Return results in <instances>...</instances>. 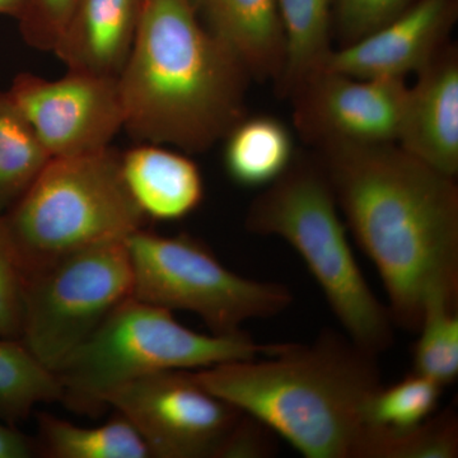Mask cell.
Wrapping results in <instances>:
<instances>
[{
	"label": "cell",
	"mask_w": 458,
	"mask_h": 458,
	"mask_svg": "<svg viewBox=\"0 0 458 458\" xmlns=\"http://www.w3.org/2000/svg\"><path fill=\"white\" fill-rule=\"evenodd\" d=\"M358 245L378 271L394 327L418 334L430 297L458 304V188L454 177L396 143L318 149Z\"/></svg>",
	"instance_id": "6da1fadb"
},
{
	"label": "cell",
	"mask_w": 458,
	"mask_h": 458,
	"mask_svg": "<svg viewBox=\"0 0 458 458\" xmlns=\"http://www.w3.org/2000/svg\"><path fill=\"white\" fill-rule=\"evenodd\" d=\"M250 80L190 0H143L137 38L117 78L123 129L140 143L207 152L246 116Z\"/></svg>",
	"instance_id": "7a4b0ae2"
},
{
	"label": "cell",
	"mask_w": 458,
	"mask_h": 458,
	"mask_svg": "<svg viewBox=\"0 0 458 458\" xmlns=\"http://www.w3.org/2000/svg\"><path fill=\"white\" fill-rule=\"evenodd\" d=\"M205 390L258 419L307 458H358L367 405L382 387L377 355L325 330L311 345L192 370Z\"/></svg>",
	"instance_id": "3957f363"
},
{
	"label": "cell",
	"mask_w": 458,
	"mask_h": 458,
	"mask_svg": "<svg viewBox=\"0 0 458 458\" xmlns=\"http://www.w3.org/2000/svg\"><path fill=\"white\" fill-rule=\"evenodd\" d=\"M246 229L293 247L352 342L378 357L394 342V325L364 278L349 245L335 197L318 159L295 156L276 182L250 204Z\"/></svg>",
	"instance_id": "277c9868"
},
{
	"label": "cell",
	"mask_w": 458,
	"mask_h": 458,
	"mask_svg": "<svg viewBox=\"0 0 458 458\" xmlns=\"http://www.w3.org/2000/svg\"><path fill=\"white\" fill-rule=\"evenodd\" d=\"M286 344H259L243 331L227 335L195 333L172 311L126 298L57 367L62 403L96 415L114 388L167 369H201L227 361L276 354Z\"/></svg>",
	"instance_id": "5b68a950"
},
{
	"label": "cell",
	"mask_w": 458,
	"mask_h": 458,
	"mask_svg": "<svg viewBox=\"0 0 458 458\" xmlns=\"http://www.w3.org/2000/svg\"><path fill=\"white\" fill-rule=\"evenodd\" d=\"M2 216L25 276L57 256L125 241L147 219L123 180L122 153L111 147L51 158Z\"/></svg>",
	"instance_id": "8992f818"
},
{
	"label": "cell",
	"mask_w": 458,
	"mask_h": 458,
	"mask_svg": "<svg viewBox=\"0 0 458 458\" xmlns=\"http://www.w3.org/2000/svg\"><path fill=\"white\" fill-rule=\"evenodd\" d=\"M131 297L168 311L194 313L212 334L240 333L246 321L279 315L293 302L278 283L243 278L197 238L140 231L125 240Z\"/></svg>",
	"instance_id": "52a82bcc"
},
{
	"label": "cell",
	"mask_w": 458,
	"mask_h": 458,
	"mask_svg": "<svg viewBox=\"0 0 458 458\" xmlns=\"http://www.w3.org/2000/svg\"><path fill=\"white\" fill-rule=\"evenodd\" d=\"M131 292L125 241L57 256L26 273L21 342L55 372Z\"/></svg>",
	"instance_id": "ba28073f"
},
{
	"label": "cell",
	"mask_w": 458,
	"mask_h": 458,
	"mask_svg": "<svg viewBox=\"0 0 458 458\" xmlns=\"http://www.w3.org/2000/svg\"><path fill=\"white\" fill-rule=\"evenodd\" d=\"M104 405L131 421L157 458H216L242 415L205 390L189 369L132 379L110 391Z\"/></svg>",
	"instance_id": "9c48e42d"
},
{
	"label": "cell",
	"mask_w": 458,
	"mask_h": 458,
	"mask_svg": "<svg viewBox=\"0 0 458 458\" xmlns=\"http://www.w3.org/2000/svg\"><path fill=\"white\" fill-rule=\"evenodd\" d=\"M409 86L361 80L319 66L291 93L295 131L316 149L396 143Z\"/></svg>",
	"instance_id": "30bf717a"
},
{
	"label": "cell",
	"mask_w": 458,
	"mask_h": 458,
	"mask_svg": "<svg viewBox=\"0 0 458 458\" xmlns=\"http://www.w3.org/2000/svg\"><path fill=\"white\" fill-rule=\"evenodd\" d=\"M8 93L51 158L105 149L123 129L116 78L68 71L47 81L22 73Z\"/></svg>",
	"instance_id": "8fae6325"
},
{
	"label": "cell",
	"mask_w": 458,
	"mask_h": 458,
	"mask_svg": "<svg viewBox=\"0 0 458 458\" xmlns=\"http://www.w3.org/2000/svg\"><path fill=\"white\" fill-rule=\"evenodd\" d=\"M457 0H419L405 13L352 44L331 50L322 68L361 80H405L450 42Z\"/></svg>",
	"instance_id": "7c38bea8"
},
{
	"label": "cell",
	"mask_w": 458,
	"mask_h": 458,
	"mask_svg": "<svg viewBox=\"0 0 458 458\" xmlns=\"http://www.w3.org/2000/svg\"><path fill=\"white\" fill-rule=\"evenodd\" d=\"M409 87L396 144L419 161L458 174V51L448 44Z\"/></svg>",
	"instance_id": "4fadbf2b"
},
{
	"label": "cell",
	"mask_w": 458,
	"mask_h": 458,
	"mask_svg": "<svg viewBox=\"0 0 458 458\" xmlns=\"http://www.w3.org/2000/svg\"><path fill=\"white\" fill-rule=\"evenodd\" d=\"M143 0H78L55 54L68 71L119 78L137 38Z\"/></svg>",
	"instance_id": "5bb4252c"
},
{
	"label": "cell",
	"mask_w": 458,
	"mask_h": 458,
	"mask_svg": "<svg viewBox=\"0 0 458 458\" xmlns=\"http://www.w3.org/2000/svg\"><path fill=\"white\" fill-rule=\"evenodd\" d=\"M201 23L236 54L250 77L278 82L285 38L276 0H190Z\"/></svg>",
	"instance_id": "9a60e30c"
},
{
	"label": "cell",
	"mask_w": 458,
	"mask_h": 458,
	"mask_svg": "<svg viewBox=\"0 0 458 458\" xmlns=\"http://www.w3.org/2000/svg\"><path fill=\"white\" fill-rule=\"evenodd\" d=\"M122 170L126 186L146 218L180 221L203 201V176L186 153L140 143L123 153Z\"/></svg>",
	"instance_id": "2e32d148"
},
{
	"label": "cell",
	"mask_w": 458,
	"mask_h": 458,
	"mask_svg": "<svg viewBox=\"0 0 458 458\" xmlns=\"http://www.w3.org/2000/svg\"><path fill=\"white\" fill-rule=\"evenodd\" d=\"M223 140L225 172L241 188H267L291 167L297 156L291 129L269 114H246Z\"/></svg>",
	"instance_id": "e0dca14e"
},
{
	"label": "cell",
	"mask_w": 458,
	"mask_h": 458,
	"mask_svg": "<svg viewBox=\"0 0 458 458\" xmlns=\"http://www.w3.org/2000/svg\"><path fill=\"white\" fill-rule=\"evenodd\" d=\"M335 0H276L285 38V64L276 86L289 98L331 50Z\"/></svg>",
	"instance_id": "ac0fdd59"
},
{
	"label": "cell",
	"mask_w": 458,
	"mask_h": 458,
	"mask_svg": "<svg viewBox=\"0 0 458 458\" xmlns=\"http://www.w3.org/2000/svg\"><path fill=\"white\" fill-rule=\"evenodd\" d=\"M38 454L50 458H149L146 443L131 421L117 414L104 426L78 427L38 414Z\"/></svg>",
	"instance_id": "d6986e66"
},
{
	"label": "cell",
	"mask_w": 458,
	"mask_h": 458,
	"mask_svg": "<svg viewBox=\"0 0 458 458\" xmlns=\"http://www.w3.org/2000/svg\"><path fill=\"white\" fill-rule=\"evenodd\" d=\"M62 400L63 388L55 373L21 340L0 336V421L16 427L38 403Z\"/></svg>",
	"instance_id": "ffe728a7"
},
{
	"label": "cell",
	"mask_w": 458,
	"mask_h": 458,
	"mask_svg": "<svg viewBox=\"0 0 458 458\" xmlns=\"http://www.w3.org/2000/svg\"><path fill=\"white\" fill-rule=\"evenodd\" d=\"M51 157L8 92H0V216L17 203Z\"/></svg>",
	"instance_id": "44dd1931"
},
{
	"label": "cell",
	"mask_w": 458,
	"mask_h": 458,
	"mask_svg": "<svg viewBox=\"0 0 458 458\" xmlns=\"http://www.w3.org/2000/svg\"><path fill=\"white\" fill-rule=\"evenodd\" d=\"M458 417L454 406L406 429L369 427L358 458H456Z\"/></svg>",
	"instance_id": "7402d4cb"
},
{
	"label": "cell",
	"mask_w": 458,
	"mask_h": 458,
	"mask_svg": "<svg viewBox=\"0 0 458 458\" xmlns=\"http://www.w3.org/2000/svg\"><path fill=\"white\" fill-rule=\"evenodd\" d=\"M419 339L412 349V370L443 388L458 377V313L456 304L430 297L424 307Z\"/></svg>",
	"instance_id": "603a6c76"
},
{
	"label": "cell",
	"mask_w": 458,
	"mask_h": 458,
	"mask_svg": "<svg viewBox=\"0 0 458 458\" xmlns=\"http://www.w3.org/2000/svg\"><path fill=\"white\" fill-rule=\"evenodd\" d=\"M443 387L427 377L411 372L400 382L382 386L367 405L369 427L406 429L432 417Z\"/></svg>",
	"instance_id": "cb8c5ba5"
},
{
	"label": "cell",
	"mask_w": 458,
	"mask_h": 458,
	"mask_svg": "<svg viewBox=\"0 0 458 458\" xmlns=\"http://www.w3.org/2000/svg\"><path fill=\"white\" fill-rule=\"evenodd\" d=\"M419 0H335L333 31L340 47L352 44L405 13Z\"/></svg>",
	"instance_id": "d4e9b609"
},
{
	"label": "cell",
	"mask_w": 458,
	"mask_h": 458,
	"mask_svg": "<svg viewBox=\"0 0 458 458\" xmlns=\"http://www.w3.org/2000/svg\"><path fill=\"white\" fill-rule=\"evenodd\" d=\"M25 270L0 216V336L21 340Z\"/></svg>",
	"instance_id": "484cf974"
},
{
	"label": "cell",
	"mask_w": 458,
	"mask_h": 458,
	"mask_svg": "<svg viewBox=\"0 0 458 458\" xmlns=\"http://www.w3.org/2000/svg\"><path fill=\"white\" fill-rule=\"evenodd\" d=\"M78 0H23L18 14L21 33L35 49L54 51Z\"/></svg>",
	"instance_id": "4316f807"
},
{
	"label": "cell",
	"mask_w": 458,
	"mask_h": 458,
	"mask_svg": "<svg viewBox=\"0 0 458 458\" xmlns=\"http://www.w3.org/2000/svg\"><path fill=\"white\" fill-rule=\"evenodd\" d=\"M274 433L258 419L241 415L219 448L216 458H264L276 454Z\"/></svg>",
	"instance_id": "83f0119b"
},
{
	"label": "cell",
	"mask_w": 458,
	"mask_h": 458,
	"mask_svg": "<svg viewBox=\"0 0 458 458\" xmlns=\"http://www.w3.org/2000/svg\"><path fill=\"white\" fill-rule=\"evenodd\" d=\"M38 454L35 439L0 421V458H30Z\"/></svg>",
	"instance_id": "f1b7e54d"
},
{
	"label": "cell",
	"mask_w": 458,
	"mask_h": 458,
	"mask_svg": "<svg viewBox=\"0 0 458 458\" xmlns=\"http://www.w3.org/2000/svg\"><path fill=\"white\" fill-rule=\"evenodd\" d=\"M22 5L23 0H0V14L17 18Z\"/></svg>",
	"instance_id": "f546056e"
}]
</instances>
